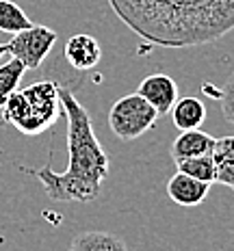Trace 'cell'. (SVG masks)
Listing matches in <instances>:
<instances>
[{"instance_id":"obj_6","label":"cell","mask_w":234,"mask_h":251,"mask_svg":"<svg viewBox=\"0 0 234 251\" xmlns=\"http://www.w3.org/2000/svg\"><path fill=\"white\" fill-rule=\"evenodd\" d=\"M137 93L152 104L160 117V115H167L178 100V85L167 74H150L139 82Z\"/></svg>"},{"instance_id":"obj_9","label":"cell","mask_w":234,"mask_h":251,"mask_svg":"<svg viewBox=\"0 0 234 251\" xmlns=\"http://www.w3.org/2000/svg\"><path fill=\"white\" fill-rule=\"evenodd\" d=\"M212 148H215V137H210L200 128H193V130H180V134L171 143L169 154L174 158V163H178V160L193 158V156L210 154Z\"/></svg>"},{"instance_id":"obj_11","label":"cell","mask_w":234,"mask_h":251,"mask_svg":"<svg viewBox=\"0 0 234 251\" xmlns=\"http://www.w3.org/2000/svg\"><path fill=\"white\" fill-rule=\"evenodd\" d=\"M210 156L215 163V182L234 188V134L215 139Z\"/></svg>"},{"instance_id":"obj_7","label":"cell","mask_w":234,"mask_h":251,"mask_svg":"<svg viewBox=\"0 0 234 251\" xmlns=\"http://www.w3.org/2000/svg\"><path fill=\"white\" fill-rule=\"evenodd\" d=\"M63 56L74 70L87 72V70H93V67L100 63L102 46L93 35L80 33V35H74V37H70L65 41Z\"/></svg>"},{"instance_id":"obj_1","label":"cell","mask_w":234,"mask_h":251,"mask_svg":"<svg viewBox=\"0 0 234 251\" xmlns=\"http://www.w3.org/2000/svg\"><path fill=\"white\" fill-rule=\"evenodd\" d=\"M124 24L163 48L202 46L234 28V0H108Z\"/></svg>"},{"instance_id":"obj_14","label":"cell","mask_w":234,"mask_h":251,"mask_svg":"<svg viewBox=\"0 0 234 251\" xmlns=\"http://www.w3.org/2000/svg\"><path fill=\"white\" fill-rule=\"evenodd\" d=\"M176 167H178V171L195 177V180H202V182H206V184H215V163H212L210 154L178 160Z\"/></svg>"},{"instance_id":"obj_15","label":"cell","mask_w":234,"mask_h":251,"mask_svg":"<svg viewBox=\"0 0 234 251\" xmlns=\"http://www.w3.org/2000/svg\"><path fill=\"white\" fill-rule=\"evenodd\" d=\"M33 24L22 9L13 0H0V30L9 35H15L20 30L28 28Z\"/></svg>"},{"instance_id":"obj_17","label":"cell","mask_w":234,"mask_h":251,"mask_svg":"<svg viewBox=\"0 0 234 251\" xmlns=\"http://www.w3.org/2000/svg\"><path fill=\"white\" fill-rule=\"evenodd\" d=\"M4 54H9V48H7V44H0V59H2Z\"/></svg>"},{"instance_id":"obj_5","label":"cell","mask_w":234,"mask_h":251,"mask_svg":"<svg viewBox=\"0 0 234 251\" xmlns=\"http://www.w3.org/2000/svg\"><path fill=\"white\" fill-rule=\"evenodd\" d=\"M59 35L44 24H30L28 28L15 33L11 41L7 44L9 54L18 59L26 70H37L48 59L50 50L54 48V41Z\"/></svg>"},{"instance_id":"obj_10","label":"cell","mask_w":234,"mask_h":251,"mask_svg":"<svg viewBox=\"0 0 234 251\" xmlns=\"http://www.w3.org/2000/svg\"><path fill=\"white\" fill-rule=\"evenodd\" d=\"M171 122L178 130H193V128H200L206 119V106L200 98H193V96H186V98H180L176 100V104L171 106Z\"/></svg>"},{"instance_id":"obj_3","label":"cell","mask_w":234,"mask_h":251,"mask_svg":"<svg viewBox=\"0 0 234 251\" xmlns=\"http://www.w3.org/2000/svg\"><path fill=\"white\" fill-rule=\"evenodd\" d=\"M63 113L59 85L54 80H39L22 91H13L7 100L2 119L13 124L22 134H41Z\"/></svg>"},{"instance_id":"obj_2","label":"cell","mask_w":234,"mask_h":251,"mask_svg":"<svg viewBox=\"0 0 234 251\" xmlns=\"http://www.w3.org/2000/svg\"><path fill=\"white\" fill-rule=\"evenodd\" d=\"M59 98L67 119V169L56 174L50 165L30 171L52 201H93L102 195L108 174V156L93 132L87 108L70 89L59 85Z\"/></svg>"},{"instance_id":"obj_8","label":"cell","mask_w":234,"mask_h":251,"mask_svg":"<svg viewBox=\"0 0 234 251\" xmlns=\"http://www.w3.org/2000/svg\"><path fill=\"white\" fill-rule=\"evenodd\" d=\"M208 188H210V184H206V182H202V180H195V177L182 174V171H178V174L171 176L167 180L169 200L174 203H178V206H184V208L200 206V203L206 200Z\"/></svg>"},{"instance_id":"obj_4","label":"cell","mask_w":234,"mask_h":251,"mask_svg":"<svg viewBox=\"0 0 234 251\" xmlns=\"http://www.w3.org/2000/svg\"><path fill=\"white\" fill-rule=\"evenodd\" d=\"M158 113L148 100H143L139 93H126L119 100L113 102L108 111V126L113 134L122 141H134L154 128Z\"/></svg>"},{"instance_id":"obj_12","label":"cell","mask_w":234,"mask_h":251,"mask_svg":"<svg viewBox=\"0 0 234 251\" xmlns=\"http://www.w3.org/2000/svg\"><path fill=\"white\" fill-rule=\"evenodd\" d=\"M70 251H128V247L111 232H82L72 240Z\"/></svg>"},{"instance_id":"obj_16","label":"cell","mask_w":234,"mask_h":251,"mask_svg":"<svg viewBox=\"0 0 234 251\" xmlns=\"http://www.w3.org/2000/svg\"><path fill=\"white\" fill-rule=\"evenodd\" d=\"M221 113H223V117L234 126V72L221 89Z\"/></svg>"},{"instance_id":"obj_13","label":"cell","mask_w":234,"mask_h":251,"mask_svg":"<svg viewBox=\"0 0 234 251\" xmlns=\"http://www.w3.org/2000/svg\"><path fill=\"white\" fill-rule=\"evenodd\" d=\"M24 72H26V67L18 59H13V56L0 65V128L4 126L2 113H4V106H7V100L11 98L13 91H18Z\"/></svg>"}]
</instances>
